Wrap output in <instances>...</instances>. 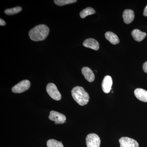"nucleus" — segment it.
<instances>
[{
    "instance_id": "f257e3e1",
    "label": "nucleus",
    "mask_w": 147,
    "mask_h": 147,
    "mask_svg": "<svg viewBox=\"0 0 147 147\" xmlns=\"http://www.w3.org/2000/svg\"><path fill=\"white\" fill-rule=\"evenodd\" d=\"M49 28L46 25L41 24L37 26L31 30L29 32L30 38L34 41H42L49 34Z\"/></svg>"
},
{
    "instance_id": "f03ea898",
    "label": "nucleus",
    "mask_w": 147,
    "mask_h": 147,
    "mask_svg": "<svg viewBox=\"0 0 147 147\" xmlns=\"http://www.w3.org/2000/svg\"><path fill=\"white\" fill-rule=\"evenodd\" d=\"M71 95L73 99L79 105L84 106L89 101V95L83 87L76 86L71 90Z\"/></svg>"
},
{
    "instance_id": "7ed1b4c3",
    "label": "nucleus",
    "mask_w": 147,
    "mask_h": 147,
    "mask_svg": "<svg viewBox=\"0 0 147 147\" xmlns=\"http://www.w3.org/2000/svg\"><path fill=\"white\" fill-rule=\"evenodd\" d=\"M46 90L50 97L54 100H59L61 98L60 92L58 90L55 84L50 83L47 84Z\"/></svg>"
},
{
    "instance_id": "20e7f679",
    "label": "nucleus",
    "mask_w": 147,
    "mask_h": 147,
    "mask_svg": "<svg viewBox=\"0 0 147 147\" xmlns=\"http://www.w3.org/2000/svg\"><path fill=\"white\" fill-rule=\"evenodd\" d=\"M87 147H100V139L97 134L91 133L87 135L86 138Z\"/></svg>"
},
{
    "instance_id": "39448f33",
    "label": "nucleus",
    "mask_w": 147,
    "mask_h": 147,
    "mask_svg": "<svg viewBox=\"0 0 147 147\" xmlns=\"http://www.w3.org/2000/svg\"><path fill=\"white\" fill-rule=\"evenodd\" d=\"M30 86V82L28 80H23L12 88V92L15 93H21L27 90Z\"/></svg>"
},
{
    "instance_id": "423d86ee",
    "label": "nucleus",
    "mask_w": 147,
    "mask_h": 147,
    "mask_svg": "<svg viewBox=\"0 0 147 147\" xmlns=\"http://www.w3.org/2000/svg\"><path fill=\"white\" fill-rule=\"evenodd\" d=\"M49 118L50 120L55 121L56 124L64 123L66 120L64 115L55 111H51L50 112Z\"/></svg>"
},
{
    "instance_id": "0eeeda50",
    "label": "nucleus",
    "mask_w": 147,
    "mask_h": 147,
    "mask_svg": "<svg viewBox=\"0 0 147 147\" xmlns=\"http://www.w3.org/2000/svg\"><path fill=\"white\" fill-rule=\"evenodd\" d=\"M120 147H139L138 142L134 139L127 137H122L119 140Z\"/></svg>"
},
{
    "instance_id": "6e6552de",
    "label": "nucleus",
    "mask_w": 147,
    "mask_h": 147,
    "mask_svg": "<svg viewBox=\"0 0 147 147\" xmlns=\"http://www.w3.org/2000/svg\"><path fill=\"white\" fill-rule=\"evenodd\" d=\"M113 79L110 76H106L103 79L101 85L102 91L105 93L110 92L112 89Z\"/></svg>"
},
{
    "instance_id": "1a4fd4ad",
    "label": "nucleus",
    "mask_w": 147,
    "mask_h": 147,
    "mask_svg": "<svg viewBox=\"0 0 147 147\" xmlns=\"http://www.w3.org/2000/svg\"><path fill=\"white\" fill-rule=\"evenodd\" d=\"M83 45L84 47L95 50H98L99 48V43L94 38H90L86 39L83 42Z\"/></svg>"
},
{
    "instance_id": "9d476101",
    "label": "nucleus",
    "mask_w": 147,
    "mask_h": 147,
    "mask_svg": "<svg viewBox=\"0 0 147 147\" xmlns=\"http://www.w3.org/2000/svg\"><path fill=\"white\" fill-rule=\"evenodd\" d=\"M82 73L88 82H92L95 79V76L93 72L88 67H85L82 69Z\"/></svg>"
},
{
    "instance_id": "9b49d317",
    "label": "nucleus",
    "mask_w": 147,
    "mask_h": 147,
    "mask_svg": "<svg viewBox=\"0 0 147 147\" xmlns=\"http://www.w3.org/2000/svg\"><path fill=\"white\" fill-rule=\"evenodd\" d=\"M124 22L125 24H128L134 20V11L131 9H125L123 14Z\"/></svg>"
},
{
    "instance_id": "f8f14e48",
    "label": "nucleus",
    "mask_w": 147,
    "mask_h": 147,
    "mask_svg": "<svg viewBox=\"0 0 147 147\" xmlns=\"http://www.w3.org/2000/svg\"><path fill=\"white\" fill-rule=\"evenodd\" d=\"M135 96L139 100L143 102H147V91L142 88H137L134 92Z\"/></svg>"
},
{
    "instance_id": "ddd939ff",
    "label": "nucleus",
    "mask_w": 147,
    "mask_h": 147,
    "mask_svg": "<svg viewBox=\"0 0 147 147\" xmlns=\"http://www.w3.org/2000/svg\"><path fill=\"white\" fill-rule=\"evenodd\" d=\"M131 36L136 41L141 42L146 36V34L138 29H135L131 32Z\"/></svg>"
},
{
    "instance_id": "4468645a",
    "label": "nucleus",
    "mask_w": 147,
    "mask_h": 147,
    "mask_svg": "<svg viewBox=\"0 0 147 147\" xmlns=\"http://www.w3.org/2000/svg\"><path fill=\"white\" fill-rule=\"evenodd\" d=\"M105 37L106 39L113 45H116L119 42L118 37L113 32H108L105 33Z\"/></svg>"
},
{
    "instance_id": "2eb2a0df",
    "label": "nucleus",
    "mask_w": 147,
    "mask_h": 147,
    "mask_svg": "<svg viewBox=\"0 0 147 147\" xmlns=\"http://www.w3.org/2000/svg\"><path fill=\"white\" fill-rule=\"evenodd\" d=\"M95 13V11L93 8L88 7L82 11L80 13V16L81 18H84L88 15H92Z\"/></svg>"
},
{
    "instance_id": "dca6fc26",
    "label": "nucleus",
    "mask_w": 147,
    "mask_h": 147,
    "mask_svg": "<svg viewBox=\"0 0 147 147\" xmlns=\"http://www.w3.org/2000/svg\"><path fill=\"white\" fill-rule=\"evenodd\" d=\"M47 147H64L61 142H59L55 139H51L47 142Z\"/></svg>"
},
{
    "instance_id": "f3484780",
    "label": "nucleus",
    "mask_w": 147,
    "mask_h": 147,
    "mask_svg": "<svg viewBox=\"0 0 147 147\" xmlns=\"http://www.w3.org/2000/svg\"><path fill=\"white\" fill-rule=\"evenodd\" d=\"M22 10V7L18 6L13 8L7 9L5 10V13L7 15H11L19 13Z\"/></svg>"
},
{
    "instance_id": "a211bd4d",
    "label": "nucleus",
    "mask_w": 147,
    "mask_h": 147,
    "mask_svg": "<svg viewBox=\"0 0 147 147\" xmlns=\"http://www.w3.org/2000/svg\"><path fill=\"white\" fill-rule=\"evenodd\" d=\"M76 0H55L54 2L57 5L59 6H63L69 4L73 3H76Z\"/></svg>"
},
{
    "instance_id": "6ab92c4d",
    "label": "nucleus",
    "mask_w": 147,
    "mask_h": 147,
    "mask_svg": "<svg viewBox=\"0 0 147 147\" xmlns=\"http://www.w3.org/2000/svg\"><path fill=\"white\" fill-rule=\"evenodd\" d=\"M143 69L144 71L147 73V61L144 63L143 65Z\"/></svg>"
},
{
    "instance_id": "aec40b11",
    "label": "nucleus",
    "mask_w": 147,
    "mask_h": 147,
    "mask_svg": "<svg viewBox=\"0 0 147 147\" xmlns=\"http://www.w3.org/2000/svg\"><path fill=\"white\" fill-rule=\"evenodd\" d=\"M6 23L4 20H3L2 18L0 19V25L1 26H5Z\"/></svg>"
},
{
    "instance_id": "412c9836",
    "label": "nucleus",
    "mask_w": 147,
    "mask_h": 147,
    "mask_svg": "<svg viewBox=\"0 0 147 147\" xmlns=\"http://www.w3.org/2000/svg\"><path fill=\"white\" fill-rule=\"evenodd\" d=\"M143 14H144V16L147 17V5L145 7Z\"/></svg>"
}]
</instances>
